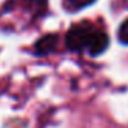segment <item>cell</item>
<instances>
[{"instance_id": "1", "label": "cell", "mask_w": 128, "mask_h": 128, "mask_svg": "<svg viewBox=\"0 0 128 128\" xmlns=\"http://www.w3.org/2000/svg\"><path fill=\"white\" fill-rule=\"evenodd\" d=\"M94 30L95 29L90 24H80V25L70 28L69 32L66 33V37H65L66 47L70 51H74V52L86 50L88 40Z\"/></svg>"}, {"instance_id": "2", "label": "cell", "mask_w": 128, "mask_h": 128, "mask_svg": "<svg viewBox=\"0 0 128 128\" xmlns=\"http://www.w3.org/2000/svg\"><path fill=\"white\" fill-rule=\"evenodd\" d=\"M108 46H109L108 34H106L105 32H100V30H96V29H95V30L92 32L91 37H90L86 50L88 51V54L91 56H98L108 48Z\"/></svg>"}, {"instance_id": "3", "label": "cell", "mask_w": 128, "mask_h": 128, "mask_svg": "<svg viewBox=\"0 0 128 128\" xmlns=\"http://www.w3.org/2000/svg\"><path fill=\"white\" fill-rule=\"evenodd\" d=\"M56 44H58V36L56 34L43 36L34 44V54L39 56H46V55H48V54L55 51Z\"/></svg>"}, {"instance_id": "4", "label": "cell", "mask_w": 128, "mask_h": 128, "mask_svg": "<svg viewBox=\"0 0 128 128\" xmlns=\"http://www.w3.org/2000/svg\"><path fill=\"white\" fill-rule=\"evenodd\" d=\"M92 3H95V0H64V8L69 12H76L91 6Z\"/></svg>"}, {"instance_id": "5", "label": "cell", "mask_w": 128, "mask_h": 128, "mask_svg": "<svg viewBox=\"0 0 128 128\" xmlns=\"http://www.w3.org/2000/svg\"><path fill=\"white\" fill-rule=\"evenodd\" d=\"M118 40L122 43V44L128 46V20H125L124 22L121 24L118 29Z\"/></svg>"}]
</instances>
